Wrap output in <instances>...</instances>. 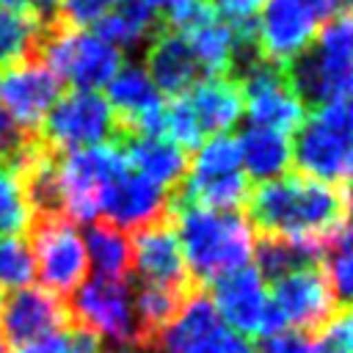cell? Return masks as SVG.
I'll use <instances>...</instances> for the list:
<instances>
[{
	"label": "cell",
	"mask_w": 353,
	"mask_h": 353,
	"mask_svg": "<svg viewBox=\"0 0 353 353\" xmlns=\"http://www.w3.org/2000/svg\"><path fill=\"white\" fill-rule=\"evenodd\" d=\"M83 243H85L88 265L97 268V276L116 279V281H124L130 276L132 243L121 229L110 223H91Z\"/></svg>",
	"instance_id": "cell-25"
},
{
	"label": "cell",
	"mask_w": 353,
	"mask_h": 353,
	"mask_svg": "<svg viewBox=\"0 0 353 353\" xmlns=\"http://www.w3.org/2000/svg\"><path fill=\"white\" fill-rule=\"evenodd\" d=\"M33 58H39L61 83L74 85V91H97L121 69V52L113 44L97 33L69 28L61 19L39 28Z\"/></svg>",
	"instance_id": "cell-5"
},
{
	"label": "cell",
	"mask_w": 353,
	"mask_h": 353,
	"mask_svg": "<svg viewBox=\"0 0 353 353\" xmlns=\"http://www.w3.org/2000/svg\"><path fill=\"white\" fill-rule=\"evenodd\" d=\"M207 6L212 8V14L218 11L223 17V22L240 25V22H251V17L259 14L265 0H210Z\"/></svg>",
	"instance_id": "cell-34"
},
{
	"label": "cell",
	"mask_w": 353,
	"mask_h": 353,
	"mask_svg": "<svg viewBox=\"0 0 353 353\" xmlns=\"http://www.w3.org/2000/svg\"><path fill=\"white\" fill-rule=\"evenodd\" d=\"M350 63H353V17L334 14L314 33L312 44L284 66V72L303 108L306 105L323 108L342 99V85Z\"/></svg>",
	"instance_id": "cell-4"
},
{
	"label": "cell",
	"mask_w": 353,
	"mask_h": 353,
	"mask_svg": "<svg viewBox=\"0 0 353 353\" xmlns=\"http://www.w3.org/2000/svg\"><path fill=\"white\" fill-rule=\"evenodd\" d=\"M119 0H58V19L69 28L97 25Z\"/></svg>",
	"instance_id": "cell-32"
},
{
	"label": "cell",
	"mask_w": 353,
	"mask_h": 353,
	"mask_svg": "<svg viewBox=\"0 0 353 353\" xmlns=\"http://www.w3.org/2000/svg\"><path fill=\"white\" fill-rule=\"evenodd\" d=\"M309 345H312V336L292 331V328H281V331L259 336L256 350L259 353H309Z\"/></svg>",
	"instance_id": "cell-33"
},
{
	"label": "cell",
	"mask_w": 353,
	"mask_h": 353,
	"mask_svg": "<svg viewBox=\"0 0 353 353\" xmlns=\"http://www.w3.org/2000/svg\"><path fill=\"white\" fill-rule=\"evenodd\" d=\"M342 207H345V218H347V226L353 229V179L342 185Z\"/></svg>",
	"instance_id": "cell-40"
},
{
	"label": "cell",
	"mask_w": 353,
	"mask_h": 353,
	"mask_svg": "<svg viewBox=\"0 0 353 353\" xmlns=\"http://www.w3.org/2000/svg\"><path fill=\"white\" fill-rule=\"evenodd\" d=\"M39 135L55 152L88 149L116 141V116L97 91H69L50 108Z\"/></svg>",
	"instance_id": "cell-11"
},
{
	"label": "cell",
	"mask_w": 353,
	"mask_h": 353,
	"mask_svg": "<svg viewBox=\"0 0 353 353\" xmlns=\"http://www.w3.org/2000/svg\"><path fill=\"white\" fill-rule=\"evenodd\" d=\"M171 223L179 237L188 270L199 287L245 268L254 256V229L237 212L171 204Z\"/></svg>",
	"instance_id": "cell-2"
},
{
	"label": "cell",
	"mask_w": 353,
	"mask_h": 353,
	"mask_svg": "<svg viewBox=\"0 0 353 353\" xmlns=\"http://www.w3.org/2000/svg\"><path fill=\"white\" fill-rule=\"evenodd\" d=\"M160 25L163 22L143 0H119L97 22V36H102L108 44H113L121 52V50H135L138 44L152 39Z\"/></svg>",
	"instance_id": "cell-24"
},
{
	"label": "cell",
	"mask_w": 353,
	"mask_h": 353,
	"mask_svg": "<svg viewBox=\"0 0 353 353\" xmlns=\"http://www.w3.org/2000/svg\"><path fill=\"white\" fill-rule=\"evenodd\" d=\"M323 262L325 265H320V268L325 273V281H328V290L334 295L339 314L353 312V229L347 223L331 240Z\"/></svg>",
	"instance_id": "cell-26"
},
{
	"label": "cell",
	"mask_w": 353,
	"mask_h": 353,
	"mask_svg": "<svg viewBox=\"0 0 353 353\" xmlns=\"http://www.w3.org/2000/svg\"><path fill=\"white\" fill-rule=\"evenodd\" d=\"M28 229L33 268H39L44 290L58 298L72 295L88 270V254L77 226L63 215H39L30 218Z\"/></svg>",
	"instance_id": "cell-9"
},
{
	"label": "cell",
	"mask_w": 353,
	"mask_h": 353,
	"mask_svg": "<svg viewBox=\"0 0 353 353\" xmlns=\"http://www.w3.org/2000/svg\"><path fill=\"white\" fill-rule=\"evenodd\" d=\"M221 320L243 339V336H265L281 331L273 309L265 279L256 268L245 265L232 273H223L204 287Z\"/></svg>",
	"instance_id": "cell-14"
},
{
	"label": "cell",
	"mask_w": 353,
	"mask_h": 353,
	"mask_svg": "<svg viewBox=\"0 0 353 353\" xmlns=\"http://www.w3.org/2000/svg\"><path fill=\"white\" fill-rule=\"evenodd\" d=\"M19 353H105L102 342L97 336H91L88 331L77 328V325H66L50 336H41L25 347H19Z\"/></svg>",
	"instance_id": "cell-30"
},
{
	"label": "cell",
	"mask_w": 353,
	"mask_h": 353,
	"mask_svg": "<svg viewBox=\"0 0 353 353\" xmlns=\"http://www.w3.org/2000/svg\"><path fill=\"white\" fill-rule=\"evenodd\" d=\"M33 254L25 237L0 234V292H14L28 287L33 279Z\"/></svg>",
	"instance_id": "cell-28"
},
{
	"label": "cell",
	"mask_w": 353,
	"mask_h": 353,
	"mask_svg": "<svg viewBox=\"0 0 353 353\" xmlns=\"http://www.w3.org/2000/svg\"><path fill=\"white\" fill-rule=\"evenodd\" d=\"M99 212L105 223L127 232H141L171 218V193L143 174L124 165L99 193Z\"/></svg>",
	"instance_id": "cell-16"
},
{
	"label": "cell",
	"mask_w": 353,
	"mask_h": 353,
	"mask_svg": "<svg viewBox=\"0 0 353 353\" xmlns=\"http://www.w3.org/2000/svg\"><path fill=\"white\" fill-rule=\"evenodd\" d=\"M30 223L22 182L14 168L0 165V234H19Z\"/></svg>",
	"instance_id": "cell-29"
},
{
	"label": "cell",
	"mask_w": 353,
	"mask_h": 353,
	"mask_svg": "<svg viewBox=\"0 0 353 353\" xmlns=\"http://www.w3.org/2000/svg\"><path fill=\"white\" fill-rule=\"evenodd\" d=\"M320 19L301 0H265L254 22V41L259 58L287 66L314 39Z\"/></svg>",
	"instance_id": "cell-18"
},
{
	"label": "cell",
	"mask_w": 353,
	"mask_h": 353,
	"mask_svg": "<svg viewBox=\"0 0 353 353\" xmlns=\"http://www.w3.org/2000/svg\"><path fill=\"white\" fill-rule=\"evenodd\" d=\"M240 336L221 320L207 290H196L152 336L146 353H232Z\"/></svg>",
	"instance_id": "cell-13"
},
{
	"label": "cell",
	"mask_w": 353,
	"mask_h": 353,
	"mask_svg": "<svg viewBox=\"0 0 353 353\" xmlns=\"http://www.w3.org/2000/svg\"><path fill=\"white\" fill-rule=\"evenodd\" d=\"M39 28L41 22L33 19L28 11L0 6V66L30 58L36 52Z\"/></svg>",
	"instance_id": "cell-27"
},
{
	"label": "cell",
	"mask_w": 353,
	"mask_h": 353,
	"mask_svg": "<svg viewBox=\"0 0 353 353\" xmlns=\"http://www.w3.org/2000/svg\"><path fill=\"white\" fill-rule=\"evenodd\" d=\"M185 99L207 138L229 132L243 116V91L234 77H204L185 94Z\"/></svg>",
	"instance_id": "cell-22"
},
{
	"label": "cell",
	"mask_w": 353,
	"mask_h": 353,
	"mask_svg": "<svg viewBox=\"0 0 353 353\" xmlns=\"http://www.w3.org/2000/svg\"><path fill=\"white\" fill-rule=\"evenodd\" d=\"M237 146H240V163H243L245 176H251L256 182L281 176L292 160L290 135H281L276 130L248 124L245 132L237 138Z\"/></svg>",
	"instance_id": "cell-23"
},
{
	"label": "cell",
	"mask_w": 353,
	"mask_h": 353,
	"mask_svg": "<svg viewBox=\"0 0 353 353\" xmlns=\"http://www.w3.org/2000/svg\"><path fill=\"white\" fill-rule=\"evenodd\" d=\"M127 165L124 152L116 143H99L74 152H58L55 179L61 196V212L72 223H94L99 215L102 188Z\"/></svg>",
	"instance_id": "cell-8"
},
{
	"label": "cell",
	"mask_w": 353,
	"mask_h": 353,
	"mask_svg": "<svg viewBox=\"0 0 353 353\" xmlns=\"http://www.w3.org/2000/svg\"><path fill=\"white\" fill-rule=\"evenodd\" d=\"M243 91V113L248 116L251 127L276 130L290 135L301 127L306 108L290 85L284 66H276L265 58H254L237 74Z\"/></svg>",
	"instance_id": "cell-10"
},
{
	"label": "cell",
	"mask_w": 353,
	"mask_h": 353,
	"mask_svg": "<svg viewBox=\"0 0 353 353\" xmlns=\"http://www.w3.org/2000/svg\"><path fill=\"white\" fill-rule=\"evenodd\" d=\"M146 74L154 83V88L171 99L185 97L199 80H204L185 36L165 25H160L157 33L149 39Z\"/></svg>",
	"instance_id": "cell-20"
},
{
	"label": "cell",
	"mask_w": 353,
	"mask_h": 353,
	"mask_svg": "<svg viewBox=\"0 0 353 353\" xmlns=\"http://www.w3.org/2000/svg\"><path fill=\"white\" fill-rule=\"evenodd\" d=\"M132 171L174 193L188 174V152L163 135H119L113 141Z\"/></svg>",
	"instance_id": "cell-21"
},
{
	"label": "cell",
	"mask_w": 353,
	"mask_h": 353,
	"mask_svg": "<svg viewBox=\"0 0 353 353\" xmlns=\"http://www.w3.org/2000/svg\"><path fill=\"white\" fill-rule=\"evenodd\" d=\"M152 11H163L165 17H171V14H176L179 8H185V6H190V3H199V0H143Z\"/></svg>",
	"instance_id": "cell-38"
},
{
	"label": "cell",
	"mask_w": 353,
	"mask_h": 353,
	"mask_svg": "<svg viewBox=\"0 0 353 353\" xmlns=\"http://www.w3.org/2000/svg\"><path fill=\"white\" fill-rule=\"evenodd\" d=\"M0 6H6V8H17V11H25V3H22V0H0Z\"/></svg>",
	"instance_id": "cell-42"
},
{
	"label": "cell",
	"mask_w": 353,
	"mask_h": 353,
	"mask_svg": "<svg viewBox=\"0 0 353 353\" xmlns=\"http://www.w3.org/2000/svg\"><path fill=\"white\" fill-rule=\"evenodd\" d=\"M245 212L259 237L312 243L328 251L345 226L342 188L303 174H281L248 190Z\"/></svg>",
	"instance_id": "cell-1"
},
{
	"label": "cell",
	"mask_w": 353,
	"mask_h": 353,
	"mask_svg": "<svg viewBox=\"0 0 353 353\" xmlns=\"http://www.w3.org/2000/svg\"><path fill=\"white\" fill-rule=\"evenodd\" d=\"M331 325H334L336 334L342 336L345 347L353 353V312H342V314H336V320H334Z\"/></svg>",
	"instance_id": "cell-37"
},
{
	"label": "cell",
	"mask_w": 353,
	"mask_h": 353,
	"mask_svg": "<svg viewBox=\"0 0 353 353\" xmlns=\"http://www.w3.org/2000/svg\"><path fill=\"white\" fill-rule=\"evenodd\" d=\"M22 3H25V11L41 25L58 19V0H22Z\"/></svg>",
	"instance_id": "cell-36"
},
{
	"label": "cell",
	"mask_w": 353,
	"mask_h": 353,
	"mask_svg": "<svg viewBox=\"0 0 353 353\" xmlns=\"http://www.w3.org/2000/svg\"><path fill=\"white\" fill-rule=\"evenodd\" d=\"M0 353H8V345L3 342V336H0Z\"/></svg>",
	"instance_id": "cell-43"
},
{
	"label": "cell",
	"mask_w": 353,
	"mask_h": 353,
	"mask_svg": "<svg viewBox=\"0 0 353 353\" xmlns=\"http://www.w3.org/2000/svg\"><path fill=\"white\" fill-rule=\"evenodd\" d=\"M39 135L25 132L22 127H17L11 121V116L0 108V165H8L14 171H19V165L25 163L28 152L33 149Z\"/></svg>",
	"instance_id": "cell-31"
},
{
	"label": "cell",
	"mask_w": 353,
	"mask_h": 353,
	"mask_svg": "<svg viewBox=\"0 0 353 353\" xmlns=\"http://www.w3.org/2000/svg\"><path fill=\"white\" fill-rule=\"evenodd\" d=\"M248 176L240 163L237 138L229 132L210 135L188 163L182 185L171 193V204L234 212L248 199Z\"/></svg>",
	"instance_id": "cell-6"
},
{
	"label": "cell",
	"mask_w": 353,
	"mask_h": 353,
	"mask_svg": "<svg viewBox=\"0 0 353 353\" xmlns=\"http://www.w3.org/2000/svg\"><path fill=\"white\" fill-rule=\"evenodd\" d=\"M301 3H306L317 19H328V17L336 14V11H334V0H301Z\"/></svg>",
	"instance_id": "cell-39"
},
{
	"label": "cell",
	"mask_w": 353,
	"mask_h": 353,
	"mask_svg": "<svg viewBox=\"0 0 353 353\" xmlns=\"http://www.w3.org/2000/svg\"><path fill=\"white\" fill-rule=\"evenodd\" d=\"M58 97L61 80L39 58L30 55L8 66H0V108L25 132L39 135Z\"/></svg>",
	"instance_id": "cell-15"
},
{
	"label": "cell",
	"mask_w": 353,
	"mask_h": 353,
	"mask_svg": "<svg viewBox=\"0 0 353 353\" xmlns=\"http://www.w3.org/2000/svg\"><path fill=\"white\" fill-rule=\"evenodd\" d=\"M268 295H270V309L279 325L301 331L306 336H317L339 314L320 265L298 268L276 279Z\"/></svg>",
	"instance_id": "cell-12"
},
{
	"label": "cell",
	"mask_w": 353,
	"mask_h": 353,
	"mask_svg": "<svg viewBox=\"0 0 353 353\" xmlns=\"http://www.w3.org/2000/svg\"><path fill=\"white\" fill-rule=\"evenodd\" d=\"M342 99L353 102V63H350V69H347V74H345V85H342Z\"/></svg>",
	"instance_id": "cell-41"
},
{
	"label": "cell",
	"mask_w": 353,
	"mask_h": 353,
	"mask_svg": "<svg viewBox=\"0 0 353 353\" xmlns=\"http://www.w3.org/2000/svg\"><path fill=\"white\" fill-rule=\"evenodd\" d=\"M130 243H132L130 270H135L141 284L163 287L176 295H193L199 290V284L193 281V276L188 270V262H185V254H182V245H179L171 218L135 232V237Z\"/></svg>",
	"instance_id": "cell-17"
},
{
	"label": "cell",
	"mask_w": 353,
	"mask_h": 353,
	"mask_svg": "<svg viewBox=\"0 0 353 353\" xmlns=\"http://www.w3.org/2000/svg\"><path fill=\"white\" fill-rule=\"evenodd\" d=\"M72 325L63 298L44 287H22L0 298V336L6 345L25 347Z\"/></svg>",
	"instance_id": "cell-19"
},
{
	"label": "cell",
	"mask_w": 353,
	"mask_h": 353,
	"mask_svg": "<svg viewBox=\"0 0 353 353\" xmlns=\"http://www.w3.org/2000/svg\"><path fill=\"white\" fill-rule=\"evenodd\" d=\"M298 174L342 188L353 179V102L336 99L309 110L292 141Z\"/></svg>",
	"instance_id": "cell-3"
},
{
	"label": "cell",
	"mask_w": 353,
	"mask_h": 353,
	"mask_svg": "<svg viewBox=\"0 0 353 353\" xmlns=\"http://www.w3.org/2000/svg\"><path fill=\"white\" fill-rule=\"evenodd\" d=\"M72 325L88 331L99 342L116 345V353H143V334L138 325L132 287L116 279L94 276L72 292Z\"/></svg>",
	"instance_id": "cell-7"
},
{
	"label": "cell",
	"mask_w": 353,
	"mask_h": 353,
	"mask_svg": "<svg viewBox=\"0 0 353 353\" xmlns=\"http://www.w3.org/2000/svg\"><path fill=\"white\" fill-rule=\"evenodd\" d=\"M309 353H350L342 342V336L336 334L334 325H328L325 331H320L317 336H312V345H309Z\"/></svg>",
	"instance_id": "cell-35"
}]
</instances>
